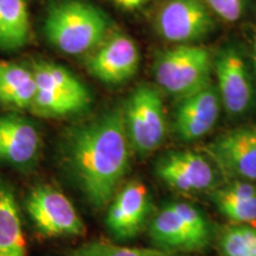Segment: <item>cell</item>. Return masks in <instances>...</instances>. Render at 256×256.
Returning a JSON list of instances; mask_svg holds the SVG:
<instances>
[{"instance_id":"cell-1","label":"cell","mask_w":256,"mask_h":256,"mask_svg":"<svg viewBox=\"0 0 256 256\" xmlns=\"http://www.w3.org/2000/svg\"><path fill=\"white\" fill-rule=\"evenodd\" d=\"M124 110L114 108L69 138L68 162L86 198L96 209L107 206L130 166Z\"/></svg>"},{"instance_id":"cell-2","label":"cell","mask_w":256,"mask_h":256,"mask_svg":"<svg viewBox=\"0 0 256 256\" xmlns=\"http://www.w3.org/2000/svg\"><path fill=\"white\" fill-rule=\"evenodd\" d=\"M44 34L55 49L66 55L92 52L104 40L108 20L104 12L84 0H60L50 6Z\"/></svg>"},{"instance_id":"cell-3","label":"cell","mask_w":256,"mask_h":256,"mask_svg":"<svg viewBox=\"0 0 256 256\" xmlns=\"http://www.w3.org/2000/svg\"><path fill=\"white\" fill-rule=\"evenodd\" d=\"M212 66L209 50L184 44L165 51L158 57L154 76L166 92L183 100L209 87Z\"/></svg>"},{"instance_id":"cell-4","label":"cell","mask_w":256,"mask_h":256,"mask_svg":"<svg viewBox=\"0 0 256 256\" xmlns=\"http://www.w3.org/2000/svg\"><path fill=\"white\" fill-rule=\"evenodd\" d=\"M130 145L140 156L158 150L166 136V115L162 96L156 88L140 86L130 94L124 110Z\"/></svg>"},{"instance_id":"cell-5","label":"cell","mask_w":256,"mask_h":256,"mask_svg":"<svg viewBox=\"0 0 256 256\" xmlns=\"http://www.w3.org/2000/svg\"><path fill=\"white\" fill-rule=\"evenodd\" d=\"M26 210L38 232L48 238L81 236L86 232L69 198L50 185L38 186L28 194Z\"/></svg>"},{"instance_id":"cell-6","label":"cell","mask_w":256,"mask_h":256,"mask_svg":"<svg viewBox=\"0 0 256 256\" xmlns=\"http://www.w3.org/2000/svg\"><path fill=\"white\" fill-rule=\"evenodd\" d=\"M206 151L226 177L256 180V124L220 134Z\"/></svg>"},{"instance_id":"cell-7","label":"cell","mask_w":256,"mask_h":256,"mask_svg":"<svg viewBox=\"0 0 256 256\" xmlns=\"http://www.w3.org/2000/svg\"><path fill=\"white\" fill-rule=\"evenodd\" d=\"M156 28L166 40L188 43L209 34L214 19L203 0H168L156 16Z\"/></svg>"},{"instance_id":"cell-8","label":"cell","mask_w":256,"mask_h":256,"mask_svg":"<svg viewBox=\"0 0 256 256\" xmlns=\"http://www.w3.org/2000/svg\"><path fill=\"white\" fill-rule=\"evenodd\" d=\"M162 183L180 194H200L216 185L215 170L206 156L192 151L171 152L156 164Z\"/></svg>"},{"instance_id":"cell-9","label":"cell","mask_w":256,"mask_h":256,"mask_svg":"<svg viewBox=\"0 0 256 256\" xmlns=\"http://www.w3.org/2000/svg\"><path fill=\"white\" fill-rule=\"evenodd\" d=\"M140 55L132 38L112 34L92 51L87 66L94 78L108 84L122 83L136 75Z\"/></svg>"},{"instance_id":"cell-10","label":"cell","mask_w":256,"mask_h":256,"mask_svg":"<svg viewBox=\"0 0 256 256\" xmlns=\"http://www.w3.org/2000/svg\"><path fill=\"white\" fill-rule=\"evenodd\" d=\"M150 210L151 200L145 184L132 180L124 185L110 202L106 224L115 238L122 241L132 240L145 226Z\"/></svg>"},{"instance_id":"cell-11","label":"cell","mask_w":256,"mask_h":256,"mask_svg":"<svg viewBox=\"0 0 256 256\" xmlns=\"http://www.w3.org/2000/svg\"><path fill=\"white\" fill-rule=\"evenodd\" d=\"M37 127L20 115L0 116V162L18 168L34 164L40 152Z\"/></svg>"},{"instance_id":"cell-12","label":"cell","mask_w":256,"mask_h":256,"mask_svg":"<svg viewBox=\"0 0 256 256\" xmlns=\"http://www.w3.org/2000/svg\"><path fill=\"white\" fill-rule=\"evenodd\" d=\"M220 98L232 116L246 113L252 104V87L246 63L235 49H226L216 60Z\"/></svg>"},{"instance_id":"cell-13","label":"cell","mask_w":256,"mask_h":256,"mask_svg":"<svg viewBox=\"0 0 256 256\" xmlns=\"http://www.w3.org/2000/svg\"><path fill=\"white\" fill-rule=\"evenodd\" d=\"M220 98L211 86L180 100L176 110V132L186 142L206 136L218 120Z\"/></svg>"},{"instance_id":"cell-14","label":"cell","mask_w":256,"mask_h":256,"mask_svg":"<svg viewBox=\"0 0 256 256\" xmlns=\"http://www.w3.org/2000/svg\"><path fill=\"white\" fill-rule=\"evenodd\" d=\"M0 256H26L23 224L14 190L0 176Z\"/></svg>"},{"instance_id":"cell-15","label":"cell","mask_w":256,"mask_h":256,"mask_svg":"<svg viewBox=\"0 0 256 256\" xmlns=\"http://www.w3.org/2000/svg\"><path fill=\"white\" fill-rule=\"evenodd\" d=\"M37 84L32 69L17 63L0 60V102L16 110L34 104Z\"/></svg>"},{"instance_id":"cell-16","label":"cell","mask_w":256,"mask_h":256,"mask_svg":"<svg viewBox=\"0 0 256 256\" xmlns=\"http://www.w3.org/2000/svg\"><path fill=\"white\" fill-rule=\"evenodd\" d=\"M150 236L156 244L165 250H200L202 247L192 236L170 204L162 208L153 218L150 226Z\"/></svg>"},{"instance_id":"cell-17","label":"cell","mask_w":256,"mask_h":256,"mask_svg":"<svg viewBox=\"0 0 256 256\" xmlns=\"http://www.w3.org/2000/svg\"><path fill=\"white\" fill-rule=\"evenodd\" d=\"M26 0H0V50L23 48L30 37Z\"/></svg>"},{"instance_id":"cell-18","label":"cell","mask_w":256,"mask_h":256,"mask_svg":"<svg viewBox=\"0 0 256 256\" xmlns=\"http://www.w3.org/2000/svg\"><path fill=\"white\" fill-rule=\"evenodd\" d=\"M212 200L224 216L238 224L256 222V188L236 182L216 191Z\"/></svg>"},{"instance_id":"cell-19","label":"cell","mask_w":256,"mask_h":256,"mask_svg":"<svg viewBox=\"0 0 256 256\" xmlns=\"http://www.w3.org/2000/svg\"><path fill=\"white\" fill-rule=\"evenodd\" d=\"M38 89L66 92L80 96H90L89 90L72 72L58 64L42 62L32 68Z\"/></svg>"},{"instance_id":"cell-20","label":"cell","mask_w":256,"mask_h":256,"mask_svg":"<svg viewBox=\"0 0 256 256\" xmlns=\"http://www.w3.org/2000/svg\"><path fill=\"white\" fill-rule=\"evenodd\" d=\"M224 256H256V228L238 224L226 230L220 238Z\"/></svg>"},{"instance_id":"cell-21","label":"cell","mask_w":256,"mask_h":256,"mask_svg":"<svg viewBox=\"0 0 256 256\" xmlns=\"http://www.w3.org/2000/svg\"><path fill=\"white\" fill-rule=\"evenodd\" d=\"M70 256H176L168 250L128 248L104 241H92L70 252Z\"/></svg>"},{"instance_id":"cell-22","label":"cell","mask_w":256,"mask_h":256,"mask_svg":"<svg viewBox=\"0 0 256 256\" xmlns=\"http://www.w3.org/2000/svg\"><path fill=\"white\" fill-rule=\"evenodd\" d=\"M170 206L180 217L186 228L191 232L192 236L200 243L202 249L206 248L210 241L211 232L209 223L203 214L186 203H170Z\"/></svg>"},{"instance_id":"cell-23","label":"cell","mask_w":256,"mask_h":256,"mask_svg":"<svg viewBox=\"0 0 256 256\" xmlns=\"http://www.w3.org/2000/svg\"><path fill=\"white\" fill-rule=\"evenodd\" d=\"M211 11L228 23L238 22L244 11V0H204Z\"/></svg>"},{"instance_id":"cell-24","label":"cell","mask_w":256,"mask_h":256,"mask_svg":"<svg viewBox=\"0 0 256 256\" xmlns=\"http://www.w3.org/2000/svg\"><path fill=\"white\" fill-rule=\"evenodd\" d=\"M113 2L124 10H136L145 5L148 0H113Z\"/></svg>"},{"instance_id":"cell-25","label":"cell","mask_w":256,"mask_h":256,"mask_svg":"<svg viewBox=\"0 0 256 256\" xmlns=\"http://www.w3.org/2000/svg\"><path fill=\"white\" fill-rule=\"evenodd\" d=\"M252 60L256 72V31H254L252 36Z\"/></svg>"}]
</instances>
